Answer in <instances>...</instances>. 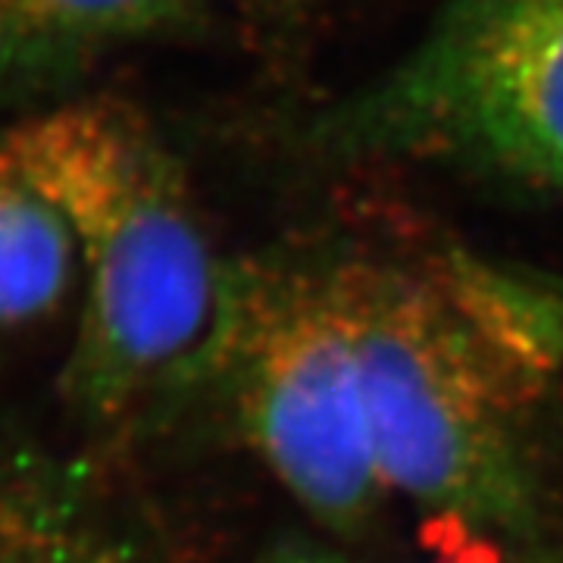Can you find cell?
<instances>
[{
	"mask_svg": "<svg viewBox=\"0 0 563 563\" xmlns=\"http://www.w3.org/2000/svg\"><path fill=\"white\" fill-rule=\"evenodd\" d=\"M0 132L79 251V325L63 366L73 413L125 432L220 383L235 263L217 257L151 120L120 98H73Z\"/></svg>",
	"mask_w": 563,
	"mask_h": 563,
	"instance_id": "6da1fadb",
	"label": "cell"
},
{
	"mask_svg": "<svg viewBox=\"0 0 563 563\" xmlns=\"http://www.w3.org/2000/svg\"><path fill=\"white\" fill-rule=\"evenodd\" d=\"M339 247L388 488L466 526L529 529V422L558 307L461 251Z\"/></svg>",
	"mask_w": 563,
	"mask_h": 563,
	"instance_id": "7a4b0ae2",
	"label": "cell"
},
{
	"mask_svg": "<svg viewBox=\"0 0 563 563\" xmlns=\"http://www.w3.org/2000/svg\"><path fill=\"white\" fill-rule=\"evenodd\" d=\"M317 163H420L563 195V0H442L422 38L295 132Z\"/></svg>",
	"mask_w": 563,
	"mask_h": 563,
	"instance_id": "3957f363",
	"label": "cell"
},
{
	"mask_svg": "<svg viewBox=\"0 0 563 563\" xmlns=\"http://www.w3.org/2000/svg\"><path fill=\"white\" fill-rule=\"evenodd\" d=\"M220 383L244 439L307 514L342 532L373 520L391 488L339 242L235 263Z\"/></svg>",
	"mask_w": 563,
	"mask_h": 563,
	"instance_id": "277c9868",
	"label": "cell"
},
{
	"mask_svg": "<svg viewBox=\"0 0 563 563\" xmlns=\"http://www.w3.org/2000/svg\"><path fill=\"white\" fill-rule=\"evenodd\" d=\"M203 0H0V107L63 91L103 57L198 29Z\"/></svg>",
	"mask_w": 563,
	"mask_h": 563,
	"instance_id": "5b68a950",
	"label": "cell"
},
{
	"mask_svg": "<svg viewBox=\"0 0 563 563\" xmlns=\"http://www.w3.org/2000/svg\"><path fill=\"white\" fill-rule=\"evenodd\" d=\"M79 291V251L57 207L10 157L0 132V335L60 313Z\"/></svg>",
	"mask_w": 563,
	"mask_h": 563,
	"instance_id": "8992f818",
	"label": "cell"
},
{
	"mask_svg": "<svg viewBox=\"0 0 563 563\" xmlns=\"http://www.w3.org/2000/svg\"><path fill=\"white\" fill-rule=\"evenodd\" d=\"M0 563H132L60 485L0 457Z\"/></svg>",
	"mask_w": 563,
	"mask_h": 563,
	"instance_id": "52a82bcc",
	"label": "cell"
},
{
	"mask_svg": "<svg viewBox=\"0 0 563 563\" xmlns=\"http://www.w3.org/2000/svg\"><path fill=\"white\" fill-rule=\"evenodd\" d=\"M244 13L263 29H295L317 0H239Z\"/></svg>",
	"mask_w": 563,
	"mask_h": 563,
	"instance_id": "ba28073f",
	"label": "cell"
},
{
	"mask_svg": "<svg viewBox=\"0 0 563 563\" xmlns=\"http://www.w3.org/2000/svg\"><path fill=\"white\" fill-rule=\"evenodd\" d=\"M273 563H344V561H332V558H320V554H288V558H276Z\"/></svg>",
	"mask_w": 563,
	"mask_h": 563,
	"instance_id": "9c48e42d",
	"label": "cell"
}]
</instances>
